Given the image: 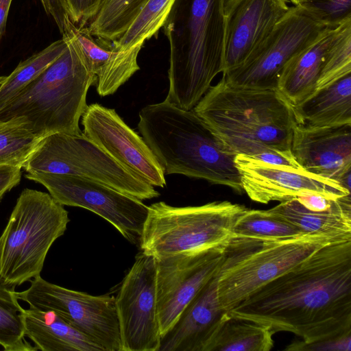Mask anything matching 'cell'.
Returning a JSON list of instances; mask_svg holds the SVG:
<instances>
[{"label":"cell","instance_id":"1","mask_svg":"<svg viewBox=\"0 0 351 351\" xmlns=\"http://www.w3.org/2000/svg\"><path fill=\"white\" fill-rule=\"evenodd\" d=\"M229 313L306 343L351 334V239L319 247Z\"/></svg>","mask_w":351,"mask_h":351},{"label":"cell","instance_id":"2","mask_svg":"<svg viewBox=\"0 0 351 351\" xmlns=\"http://www.w3.org/2000/svg\"><path fill=\"white\" fill-rule=\"evenodd\" d=\"M193 110L234 154L305 171L291 152V104L277 89L237 87L221 78Z\"/></svg>","mask_w":351,"mask_h":351},{"label":"cell","instance_id":"3","mask_svg":"<svg viewBox=\"0 0 351 351\" xmlns=\"http://www.w3.org/2000/svg\"><path fill=\"white\" fill-rule=\"evenodd\" d=\"M226 0H175L162 25L170 47L165 101L193 110L224 70Z\"/></svg>","mask_w":351,"mask_h":351},{"label":"cell","instance_id":"4","mask_svg":"<svg viewBox=\"0 0 351 351\" xmlns=\"http://www.w3.org/2000/svg\"><path fill=\"white\" fill-rule=\"evenodd\" d=\"M138 129L164 174H182L243 192L232 152L193 110L163 101L139 112Z\"/></svg>","mask_w":351,"mask_h":351},{"label":"cell","instance_id":"5","mask_svg":"<svg viewBox=\"0 0 351 351\" xmlns=\"http://www.w3.org/2000/svg\"><path fill=\"white\" fill-rule=\"evenodd\" d=\"M64 52L0 110V123L16 120L39 137L53 133L82 134L80 119L96 76L86 66L72 36Z\"/></svg>","mask_w":351,"mask_h":351},{"label":"cell","instance_id":"6","mask_svg":"<svg viewBox=\"0 0 351 351\" xmlns=\"http://www.w3.org/2000/svg\"><path fill=\"white\" fill-rule=\"evenodd\" d=\"M351 238L303 234L280 238L231 235L217 271L221 307L229 312L263 285L306 259L317 249Z\"/></svg>","mask_w":351,"mask_h":351},{"label":"cell","instance_id":"7","mask_svg":"<svg viewBox=\"0 0 351 351\" xmlns=\"http://www.w3.org/2000/svg\"><path fill=\"white\" fill-rule=\"evenodd\" d=\"M68 214L49 193L29 189L21 192L3 232V282L16 287L40 276L51 246L66 230Z\"/></svg>","mask_w":351,"mask_h":351},{"label":"cell","instance_id":"8","mask_svg":"<svg viewBox=\"0 0 351 351\" xmlns=\"http://www.w3.org/2000/svg\"><path fill=\"white\" fill-rule=\"evenodd\" d=\"M148 207L139 244L142 252L156 258L224 245L247 210L228 201L184 207L158 202Z\"/></svg>","mask_w":351,"mask_h":351},{"label":"cell","instance_id":"9","mask_svg":"<svg viewBox=\"0 0 351 351\" xmlns=\"http://www.w3.org/2000/svg\"><path fill=\"white\" fill-rule=\"evenodd\" d=\"M27 173L76 176L93 180L140 200L157 197L154 186L124 168L84 134L44 136L23 166Z\"/></svg>","mask_w":351,"mask_h":351},{"label":"cell","instance_id":"10","mask_svg":"<svg viewBox=\"0 0 351 351\" xmlns=\"http://www.w3.org/2000/svg\"><path fill=\"white\" fill-rule=\"evenodd\" d=\"M330 29L300 5L291 7L245 61L222 78L237 87L277 89L287 63Z\"/></svg>","mask_w":351,"mask_h":351},{"label":"cell","instance_id":"11","mask_svg":"<svg viewBox=\"0 0 351 351\" xmlns=\"http://www.w3.org/2000/svg\"><path fill=\"white\" fill-rule=\"evenodd\" d=\"M29 287L15 291L17 299L30 308L52 311L81 331L103 351H122L115 297L91 295L51 283L40 276Z\"/></svg>","mask_w":351,"mask_h":351},{"label":"cell","instance_id":"12","mask_svg":"<svg viewBox=\"0 0 351 351\" xmlns=\"http://www.w3.org/2000/svg\"><path fill=\"white\" fill-rule=\"evenodd\" d=\"M63 206L80 207L108 221L128 241L139 243L149 207L136 197L85 178L49 173H27Z\"/></svg>","mask_w":351,"mask_h":351},{"label":"cell","instance_id":"13","mask_svg":"<svg viewBox=\"0 0 351 351\" xmlns=\"http://www.w3.org/2000/svg\"><path fill=\"white\" fill-rule=\"evenodd\" d=\"M156 278V258L141 251L115 297L122 351H158L161 333Z\"/></svg>","mask_w":351,"mask_h":351},{"label":"cell","instance_id":"14","mask_svg":"<svg viewBox=\"0 0 351 351\" xmlns=\"http://www.w3.org/2000/svg\"><path fill=\"white\" fill-rule=\"evenodd\" d=\"M156 259V298L161 337L218 271L223 247Z\"/></svg>","mask_w":351,"mask_h":351},{"label":"cell","instance_id":"15","mask_svg":"<svg viewBox=\"0 0 351 351\" xmlns=\"http://www.w3.org/2000/svg\"><path fill=\"white\" fill-rule=\"evenodd\" d=\"M81 118L83 134L124 168L154 186L166 185L163 171L150 148L114 109L92 104Z\"/></svg>","mask_w":351,"mask_h":351},{"label":"cell","instance_id":"16","mask_svg":"<svg viewBox=\"0 0 351 351\" xmlns=\"http://www.w3.org/2000/svg\"><path fill=\"white\" fill-rule=\"evenodd\" d=\"M234 160L243 192L256 202H282L307 194L334 199L350 195V191L339 182L306 171L270 164L244 154H237Z\"/></svg>","mask_w":351,"mask_h":351},{"label":"cell","instance_id":"17","mask_svg":"<svg viewBox=\"0 0 351 351\" xmlns=\"http://www.w3.org/2000/svg\"><path fill=\"white\" fill-rule=\"evenodd\" d=\"M291 152L306 171L350 191L351 124L312 128L295 122Z\"/></svg>","mask_w":351,"mask_h":351},{"label":"cell","instance_id":"18","mask_svg":"<svg viewBox=\"0 0 351 351\" xmlns=\"http://www.w3.org/2000/svg\"><path fill=\"white\" fill-rule=\"evenodd\" d=\"M289 8L287 0H226L222 73L241 65Z\"/></svg>","mask_w":351,"mask_h":351},{"label":"cell","instance_id":"19","mask_svg":"<svg viewBox=\"0 0 351 351\" xmlns=\"http://www.w3.org/2000/svg\"><path fill=\"white\" fill-rule=\"evenodd\" d=\"M228 313L219 302L217 273L161 337L158 351H206Z\"/></svg>","mask_w":351,"mask_h":351},{"label":"cell","instance_id":"20","mask_svg":"<svg viewBox=\"0 0 351 351\" xmlns=\"http://www.w3.org/2000/svg\"><path fill=\"white\" fill-rule=\"evenodd\" d=\"M64 34L77 43L86 66L96 76L97 91L101 97L114 94L140 69L137 58L141 47L121 51L114 40L92 35L87 26H76L69 16L64 19Z\"/></svg>","mask_w":351,"mask_h":351},{"label":"cell","instance_id":"21","mask_svg":"<svg viewBox=\"0 0 351 351\" xmlns=\"http://www.w3.org/2000/svg\"><path fill=\"white\" fill-rule=\"evenodd\" d=\"M291 106L299 125L318 128L351 124V73Z\"/></svg>","mask_w":351,"mask_h":351},{"label":"cell","instance_id":"22","mask_svg":"<svg viewBox=\"0 0 351 351\" xmlns=\"http://www.w3.org/2000/svg\"><path fill=\"white\" fill-rule=\"evenodd\" d=\"M25 335L43 351H103L81 331L52 311L23 309Z\"/></svg>","mask_w":351,"mask_h":351},{"label":"cell","instance_id":"23","mask_svg":"<svg viewBox=\"0 0 351 351\" xmlns=\"http://www.w3.org/2000/svg\"><path fill=\"white\" fill-rule=\"evenodd\" d=\"M337 27L327 31L311 46L293 57L283 69L277 90L291 106L301 102L315 90L326 54L336 35Z\"/></svg>","mask_w":351,"mask_h":351},{"label":"cell","instance_id":"24","mask_svg":"<svg viewBox=\"0 0 351 351\" xmlns=\"http://www.w3.org/2000/svg\"><path fill=\"white\" fill-rule=\"evenodd\" d=\"M268 210L296 226L304 234L351 238V201L328 210L314 211L293 198L280 202Z\"/></svg>","mask_w":351,"mask_h":351},{"label":"cell","instance_id":"25","mask_svg":"<svg viewBox=\"0 0 351 351\" xmlns=\"http://www.w3.org/2000/svg\"><path fill=\"white\" fill-rule=\"evenodd\" d=\"M274 333L267 325L229 313L206 351H269Z\"/></svg>","mask_w":351,"mask_h":351},{"label":"cell","instance_id":"26","mask_svg":"<svg viewBox=\"0 0 351 351\" xmlns=\"http://www.w3.org/2000/svg\"><path fill=\"white\" fill-rule=\"evenodd\" d=\"M148 0H101L86 25L90 33L109 40H118Z\"/></svg>","mask_w":351,"mask_h":351},{"label":"cell","instance_id":"27","mask_svg":"<svg viewBox=\"0 0 351 351\" xmlns=\"http://www.w3.org/2000/svg\"><path fill=\"white\" fill-rule=\"evenodd\" d=\"M65 37L21 61L0 85V110L38 77L66 49Z\"/></svg>","mask_w":351,"mask_h":351},{"label":"cell","instance_id":"28","mask_svg":"<svg viewBox=\"0 0 351 351\" xmlns=\"http://www.w3.org/2000/svg\"><path fill=\"white\" fill-rule=\"evenodd\" d=\"M15 287L0 281V346L6 351L37 350L25 339L21 316L23 308L15 295Z\"/></svg>","mask_w":351,"mask_h":351},{"label":"cell","instance_id":"29","mask_svg":"<svg viewBox=\"0 0 351 351\" xmlns=\"http://www.w3.org/2000/svg\"><path fill=\"white\" fill-rule=\"evenodd\" d=\"M175 0H148L124 34L117 40L121 51L143 46L162 27Z\"/></svg>","mask_w":351,"mask_h":351},{"label":"cell","instance_id":"30","mask_svg":"<svg viewBox=\"0 0 351 351\" xmlns=\"http://www.w3.org/2000/svg\"><path fill=\"white\" fill-rule=\"evenodd\" d=\"M303 233L298 228L267 210L247 209L237 219L232 235L280 238Z\"/></svg>","mask_w":351,"mask_h":351},{"label":"cell","instance_id":"31","mask_svg":"<svg viewBox=\"0 0 351 351\" xmlns=\"http://www.w3.org/2000/svg\"><path fill=\"white\" fill-rule=\"evenodd\" d=\"M43 138L32 133L19 121L1 123L0 165L19 166L23 169Z\"/></svg>","mask_w":351,"mask_h":351},{"label":"cell","instance_id":"32","mask_svg":"<svg viewBox=\"0 0 351 351\" xmlns=\"http://www.w3.org/2000/svg\"><path fill=\"white\" fill-rule=\"evenodd\" d=\"M351 73V20L337 27L336 35L325 56L315 90Z\"/></svg>","mask_w":351,"mask_h":351},{"label":"cell","instance_id":"33","mask_svg":"<svg viewBox=\"0 0 351 351\" xmlns=\"http://www.w3.org/2000/svg\"><path fill=\"white\" fill-rule=\"evenodd\" d=\"M300 5L331 29L351 20V0H307Z\"/></svg>","mask_w":351,"mask_h":351},{"label":"cell","instance_id":"34","mask_svg":"<svg viewBox=\"0 0 351 351\" xmlns=\"http://www.w3.org/2000/svg\"><path fill=\"white\" fill-rule=\"evenodd\" d=\"M286 350H318V351H350L351 334L345 335L336 338L306 343L294 341Z\"/></svg>","mask_w":351,"mask_h":351},{"label":"cell","instance_id":"35","mask_svg":"<svg viewBox=\"0 0 351 351\" xmlns=\"http://www.w3.org/2000/svg\"><path fill=\"white\" fill-rule=\"evenodd\" d=\"M101 0H68L70 19L77 27L86 26L97 11Z\"/></svg>","mask_w":351,"mask_h":351},{"label":"cell","instance_id":"36","mask_svg":"<svg viewBox=\"0 0 351 351\" xmlns=\"http://www.w3.org/2000/svg\"><path fill=\"white\" fill-rule=\"evenodd\" d=\"M21 169L19 166L0 165V202L7 192L19 184Z\"/></svg>","mask_w":351,"mask_h":351},{"label":"cell","instance_id":"37","mask_svg":"<svg viewBox=\"0 0 351 351\" xmlns=\"http://www.w3.org/2000/svg\"><path fill=\"white\" fill-rule=\"evenodd\" d=\"M48 16H52L61 34L64 31V19L69 16L67 10L62 0H40Z\"/></svg>","mask_w":351,"mask_h":351},{"label":"cell","instance_id":"38","mask_svg":"<svg viewBox=\"0 0 351 351\" xmlns=\"http://www.w3.org/2000/svg\"><path fill=\"white\" fill-rule=\"evenodd\" d=\"M12 0H0V40L4 34L9 10Z\"/></svg>","mask_w":351,"mask_h":351},{"label":"cell","instance_id":"39","mask_svg":"<svg viewBox=\"0 0 351 351\" xmlns=\"http://www.w3.org/2000/svg\"><path fill=\"white\" fill-rule=\"evenodd\" d=\"M291 2H292L295 5H300L304 3L307 0H289Z\"/></svg>","mask_w":351,"mask_h":351},{"label":"cell","instance_id":"40","mask_svg":"<svg viewBox=\"0 0 351 351\" xmlns=\"http://www.w3.org/2000/svg\"><path fill=\"white\" fill-rule=\"evenodd\" d=\"M3 239H4V234H3V233H2V234L0 236V256H1V249H2L3 243ZM0 281H1V278H0Z\"/></svg>","mask_w":351,"mask_h":351},{"label":"cell","instance_id":"41","mask_svg":"<svg viewBox=\"0 0 351 351\" xmlns=\"http://www.w3.org/2000/svg\"><path fill=\"white\" fill-rule=\"evenodd\" d=\"M68 12V0H62ZM69 14V12H68Z\"/></svg>","mask_w":351,"mask_h":351},{"label":"cell","instance_id":"42","mask_svg":"<svg viewBox=\"0 0 351 351\" xmlns=\"http://www.w3.org/2000/svg\"><path fill=\"white\" fill-rule=\"evenodd\" d=\"M6 76H0V85L5 81Z\"/></svg>","mask_w":351,"mask_h":351}]
</instances>
